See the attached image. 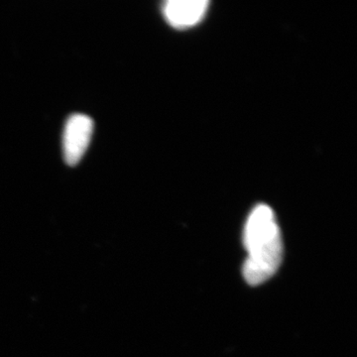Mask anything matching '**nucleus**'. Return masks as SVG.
<instances>
[{
  "instance_id": "nucleus-1",
  "label": "nucleus",
  "mask_w": 357,
  "mask_h": 357,
  "mask_svg": "<svg viewBox=\"0 0 357 357\" xmlns=\"http://www.w3.org/2000/svg\"><path fill=\"white\" fill-rule=\"evenodd\" d=\"M243 243L248 252L244 279L250 285H260L276 273L283 258L280 229L269 206L258 204L251 211L244 227Z\"/></svg>"
},
{
  "instance_id": "nucleus-2",
  "label": "nucleus",
  "mask_w": 357,
  "mask_h": 357,
  "mask_svg": "<svg viewBox=\"0 0 357 357\" xmlns=\"http://www.w3.org/2000/svg\"><path fill=\"white\" fill-rule=\"evenodd\" d=\"M93 131V122L84 114H73L66 122L63 136V151L66 163L75 166L88 149Z\"/></svg>"
},
{
  "instance_id": "nucleus-3",
  "label": "nucleus",
  "mask_w": 357,
  "mask_h": 357,
  "mask_svg": "<svg viewBox=\"0 0 357 357\" xmlns=\"http://www.w3.org/2000/svg\"><path fill=\"white\" fill-rule=\"evenodd\" d=\"M206 0H169L164 3L163 15L173 27L185 29L198 24L208 13Z\"/></svg>"
}]
</instances>
